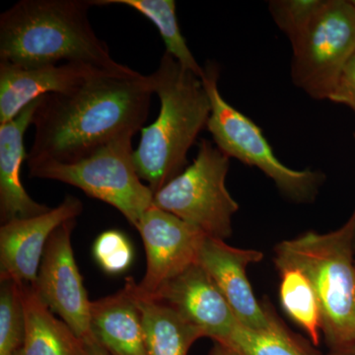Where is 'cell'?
<instances>
[{"label": "cell", "mask_w": 355, "mask_h": 355, "mask_svg": "<svg viewBox=\"0 0 355 355\" xmlns=\"http://www.w3.org/2000/svg\"><path fill=\"white\" fill-rule=\"evenodd\" d=\"M26 314V338L19 355H87L83 340L60 321L32 286L20 284Z\"/></svg>", "instance_id": "18"}, {"label": "cell", "mask_w": 355, "mask_h": 355, "mask_svg": "<svg viewBox=\"0 0 355 355\" xmlns=\"http://www.w3.org/2000/svg\"><path fill=\"white\" fill-rule=\"evenodd\" d=\"M209 355H239L236 354L234 350L229 349L225 345H220L218 343H214V347L210 349Z\"/></svg>", "instance_id": "27"}, {"label": "cell", "mask_w": 355, "mask_h": 355, "mask_svg": "<svg viewBox=\"0 0 355 355\" xmlns=\"http://www.w3.org/2000/svg\"><path fill=\"white\" fill-rule=\"evenodd\" d=\"M93 256L105 272L121 275L132 266L133 248L127 236L120 231H105L93 245Z\"/></svg>", "instance_id": "24"}, {"label": "cell", "mask_w": 355, "mask_h": 355, "mask_svg": "<svg viewBox=\"0 0 355 355\" xmlns=\"http://www.w3.org/2000/svg\"><path fill=\"white\" fill-rule=\"evenodd\" d=\"M95 6H125L144 15L157 28L166 46L184 69L200 78H205V67H200L180 29L174 0H93Z\"/></svg>", "instance_id": "19"}, {"label": "cell", "mask_w": 355, "mask_h": 355, "mask_svg": "<svg viewBox=\"0 0 355 355\" xmlns=\"http://www.w3.org/2000/svg\"><path fill=\"white\" fill-rule=\"evenodd\" d=\"M352 6H354V9H355V0H352Z\"/></svg>", "instance_id": "30"}, {"label": "cell", "mask_w": 355, "mask_h": 355, "mask_svg": "<svg viewBox=\"0 0 355 355\" xmlns=\"http://www.w3.org/2000/svg\"><path fill=\"white\" fill-rule=\"evenodd\" d=\"M352 216H354V219H355V209H354V214H352ZM354 248H355V231H354Z\"/></svg>", "instance_id": "29"}, {"label": "cell", "mask_w": 355, "mask_h": 355, "mask_svg": "<svg viewBox=\"0 0 355 355\" xmlns=\"http://www.w3.org/2000/svg\"><path fill=\"white\" fill-rule=\"evenodd\" d=\"M83 203L67 196L58 207L41 216L14 219L0 228V280L35 286L46 243L64 222L76 219Z\"/></svg>", "instance_id": "11"}, {"label": "cell", "mask_w": 355, "mask_h": 355, "mask_svg": "<svg viewBox=\"0 0 355 355\" xmlns=\"http://www.w3.org/2000/svg\"><path fill=\"white\" fill-rule=\"evenodd\" d=\"M125 286L141 314L147 355H188L191 345L205 338L200 329L169 305L140 293L132 277H127Z\"/></svg>", "instance_id": "17"}, {"label": "cell", "mask_w": 355, "mask_h": 355, "mask_svg": "<svg viewBox=\"0 0 355 355\" xmlns=\"http://www.w3.org/2000/svg\"><path fill=\"white\" fill-rule=\"evenodd\" d=\"M42 98L30 103L16 118L0 125V218L2 224L14 219L30 218L49 211L26 191L21 167L27 160L24 146L26 130L33 125Z\"/></svg>", "instance_id": "15"}, {"label": "cell", "mask_w": 355, "mask_h": 355, "mask_svg": "<svg viewBox=\"0 0 355 355\" xmlns=\"http://www.w3.org/2000/svg\"><path fill=\"white\" fill-rule=\"evenodd\" d=\"M149 76L160 110L140 130L133 159L140 179L155 193L186 169L189 150L207 127L211 104L202 79L166 51Z\"/></svg>", "instance_id": "3"}, {"label": "cell", "mask_w": 355, "mask_h": 355, "mask_svg": "<svg viewBox=\"0 0 355 355\" xmlns=\"http://www.w3.org/2000/svg\"><path fill=\"white\" fill-rule=\"evenodd\" d=\"M340 355H355V347L354 349L350 350V352H347V354H340Z\"/></svg>", "instance_id": "28"}, {"label": "cell", "mask_w": 355, "mask_h": 355, "mask_svg": "<svg viewBox=\"0 0 355 355\" xmlns=\"http://www.w3.org/2000/svg\"><path fill=\"white\" fill-rule=\"evenodd\" d=\"M229 165L230 157L202 139L193 162L154 193V207L225 241L232 235V218L239 210L226 187Z\"/></svg>", "instance_id": "7"}, {"label": "cell", "mask_w": 355, "mask_h": 355, "mask_svg": "<svg viewBox=\"0 0 355 355\" xmlns=\"http://www.w3.org/2000/svg\"><path fill=\"white\" fill-rule=\"evenodd\" d=\"M93 0H21L0 15V62L36 69L85 62L111 71L135 70L116 62L96 35Z\"/></svg>", "instance_id": "2"}, {"label": "cell", "mask_w": 355, "mask_h": 355, "mask_svg": "<svg viewBox=\"0 0 355 355\" xmlns=\"http://www.w3.org/2000/svg\"><path fill=\"white\" fill-rule=\"evenodd\" d=\"M85 62L23 69L0 62V125L12 121L30 103L48 94L73 90L99 77L120 74Z\"/></svg>", "instance_id": "14"}, {"label": "cell", "mask_w": 355, "mask_h": 355, "mask_svg": "<svg viewBox=\"0 0 355 355\" xmlns=\"http://www.w3.org/2000/svg\"><path fill=\"white\" fill-rule=\"evenodd\" d=\"M26 338V314L21 286L1 280L0 287V355H19Z\"/></svg>", "instance_id": "22"}, {"label": "cell", "mask_w": 355, "mask_h": 355, "mask_svg": "<svg viewBox=\"0 0 355 355\" xmlns=\"http://www.w3.org/2000/svg\"><path fill=\"white\" fill-rule=\"evenodd\" d=\"M153 94L150 76L137 72L43 96L33 119L28 166L77 162L114 139L135 135L148 118Z\"/></svg>", "instance_id": "1"}, {"label": "cell", "mask_w": 355, "mask_h": 355, "mask_svg": "<svg viewBox=\"0 0 355 355\" xmlns=\"http://www.w3.org/2000/svg\"><path fill=\"white\" fill-rule=\"evenodd\" d=\"M93 335L112 355H147L139 306L127 286L91 301Z\"/></svg>", "instance_id": "16"}, {"label": "cell", "mask_w": 355, "mask_h": 355, "mask_svg": "<svg viewBox=\"0 0 355 355\" xmlns=\"http://www.w3.org/2000/svg\"><path fill=\"white\" fill-rule=\"evenodd\" d=\"M87 355H112L108 350L96 340V338H91L88 342L83 343Z\"/></svg>", "instance_id": "26"}, {"label": "cell", "mask_w": 355, "mask_h": 355, "mask_svg": "<svg viewBox=\"0 0 355 355\" xmlns=\"http://www.w3.org/2000/svg\"><path fill=\"white\" fill-rule=\"evenodd\" d=\"M293 83L315 100H329L355 53V9L347 0H328L292 46Z\"/></svg>", "instance_id": "8"}, {"label": "cell", "mask_w": 355, "mask_h": 355, "mask_svg": "<svg viewBox=\"0 0 355 355\" xmlns=\"http://www.w3.org/2000/svg\"><path fill=\"white\" fill-rule=\"evenodd\" d=\"M329 100L336 104L345 105L355 113V53L343 67Z\"/></svg>", "instance_id": "25"}, {"label": "cell", "mask_w": 355, "mask_h": 355, "mask_svg": "<svg viewBox=\"0 0 355 355\" xmlns=\"http://www.w3.org/2000/svg\"><path fill=\"white\" fill-rule=\"evenodd\" d=\"M354 137H355V133H354Z\"/></svg>", "instance_id": "31"}, {"label": "cell", "mask_w": 355, "mask_h": 355, "mask_svg": "<svg viewBox=\"0 0 355 355\" xmlns=\"http://www.w3.org/2000/svg\"><path fill=\"white\" fill-rule=\"evenodd\" d=\"M263 254L252 249H239L225 241L205 236L198 263L205 270L243 326L254 330L270 328L277 315L268 304H261L247 277L248 266L259 263Z\"/></svg>", "instance_id": "12"}, {"label": "cell", "mask_w": 355, "mask_h": 355, "mask_svg": "<svg viewBox=\"0 0 355 355\" xmlns=\"http://www.w3.org/2000/svg\"><path fill=\"white\" fill-rule=\"evenodd\" d=\"M220 345L239 355H316L275 317L270 328L254 330L237 326Z\"/></svg>", "instance_id": "21"}, {"label": "cell", "mask_w": 355, "mask_h": 355, "mask_svg": "<svg viewBox=\"0 0 355 355\" xmlns=\"http://www.w3.org/2000/svg\"><path fill=\"white\" fill-rule=\"evenodd\" d=\"M132 137L128 135L114 139L77 162L32 166L30 176L80 189L88 197L118 209L137 228L141 217L153 207L154 193L137 171Z\"/></svg>", "instance_id": "5"}, {"label": "cell", "mask_w": 355, "mask_h": 355, "mask_svg": "<svg viewBox=\"0 0 355 355\" xmlns=\"http://www.w3.org/2000/svg\"><path fill=\"white\" fill-rule=\"evenodd\" d=\"M76 219L64 222L46 243L35 289L40 299L57 313L83 343L94 338L90 304L71 246Z\"/></svg>", "instance_id": "9"}, {"label": "cell", "mask_w": 355, "mask_h": 355, "mask_svg": "<svg viewBox=\"0 0 355 355\" xmlns=\"http://www.w3.org/2000/svg\"><path fill=\"white\" fill-rule=\"evenodd\" d=\"M280 273L279 297L292 321L303 329L315 345L323 331L321 308L309 279L296 266H277Z\"/></svg>", "instance_id": "20"}, {"label": "cell", "mask_w": 355, "mask_h": 355, "mask_svg": "<svg viewBox=\"0 0 355 355\" xmlns=\"http://www.w3.org/2000/svg\"><path fill=\"white\" fill-rule=\"evenodd\" d=\"M328 0H275L270 12L275 24L286 35L291 46L297 43Z\"/></svg>", "instance_id": "23"}, {"label": "cell", "mask_w": 355, "mask_h": 355, "mask_svg": "<svg viewBox=\"0 0 355 355\" xmlns=\"http://www.w3.org/2000/svg\"><path fill=\"white\" fill-rule=\"evenodd\" d=\"M144 295L169 305L214 343H223L239 323L223 294L198 263Z\"/></svg>", "instance_id": "13"}, {"label": "cell", "mask_w": 355, "mask_h": 355, "mask_svg": "<svg viewBox=\"0 0 355 355\" xmlns=\"http://www.w3.org/2000/svg\"><path fill=\"white\" fill-rule=\"evenodd\" d=\"M137 231L146 254V270L137 288L153 294L165 282L198 263L205 234L169 212L150 207L140 219Z\"/></svg>", "instance_id": "10"}, {"label": "cell", "mask_w": 355, "mask_h": 355, "mask_svg": "<svg viewBox=\"0 0 355 355\" xmlns=\"http://www.w3.org/2000/svg\"><path fill=\"white\" fill-rule=\"evenodd\" d=\"M354 216L338 230L307 232L275 247V266L300 268L316 293L331 355L355 347Z\"/></svg>", "instance_id": "4"}, {"label": "cell", "mask_w": 355, "mask_h": 355, "mask_svg": "<svg viewBox=\"0 0 355 355\" xmlns=\"http://www.w3.org/2000/svg\"><path fill=\"white\" fill-rule=\"evenodd\" d=\"M205 70L202 81L211 104L207 128L214 144L228 157L260 169L286 197L297 202H312L324 180L321 173L291 169L280 162L261 128L222 97L217 65L207 62Z\"/></svg>", "instance_id": "6"}]
</instances>
